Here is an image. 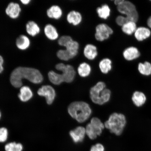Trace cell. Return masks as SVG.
<instances>
[{
	"mask_svg": "<svg viewBox=\"0 0 151 151\" xmlns=\"http://www.w3.org/2000/svg\"><path fill=\"white\" fill-rule=\"evenodd\" d=\"M23 79H26L34 84H39L42 82L43 77L38 70L32 68L18 67L11 73L10 81L14 87L18 88L22 87Z\"/></svg>",
	"mask_w": 151,
	"mask_h": 151,
	"instance_id": "cell-1",
	"label": "cell"
},
{
	"mask_svg": "<svg viewBox=\"0 0 151 151\" xmlns=\"http://www.w3.org/2000/svg\"><path fill=\"white\" fill-rule=\"evenodd\" d=\"M68 110L72 117L80 123L86 122L92 113L89 105L83 101H75L71 103Z\"/></svg>",
	"mask_w": 151,
	"mask_h": 151,
	"instance_id": "cell-2",
	"label": "cell"
},
{
	"mask_svg": "<svg viewBox=\"0 0 151 151\" xmlns=\"http://www.w3.org/2000/svg\"><path fill=\"white\" fill-rule=\"evenodd\" d=\"M106 84L103 82H98L90 90V97L94 103L102 105L108 102L111 96L110 90L106 88Z\"/></svg>",
	"mask_w": 151,
	"mask_h": 151,
	"instance_id": "cell-3",
	"label": "cell"
},
{
	"mask_svg": "<svg viewBox=\"0 0 151 151\" xmlns=\"http://www.w3.org/2000/svg\"><path fill=\"white\" fill-rule=\"evenodd\" d=\"M126 123V118L124 114L114 113L109 116V119L105 123L104 126L111 133L120 135L123 131Z\"/></svg>",
	"mask_w": 151,
	"mask_h": 151,
	"instance_id": "cell-4",
	"label": "cell"
},
{
	"mask_svg": "<svg viewBox=\"0 0 151 151\" xmlns=\"http://www.w3.org/2000/svg\"><path fill=\"white\" fill-rule=\"evenodd\" d=\"M116 8L120 14L125 15L128 22L131 21L137 23L138 21L139 15L136 7L131 1L124 0L121 4L117 6Z\"/></svg>",
	"mask_w": 151,
	"mask_h": 151,
	"instance_id": "cell-5",
	"label": "cell"
},
{
	"mask_svg": "<svg viewBox=\"0 0 151 151\" xmlns=\"http://www.w3.org/2000/svg\"><path fill=\"white\" fill-rule=\"evenodd\" d=\"M105 126L99 119L92 118L86 126V133L90 139H94L101 135Z\"/></svg>",
	"mask_w": 151,
	"mask_h": 151,
	"instance_id": "cell-6",
	"label": "cell"
},
{
	"mask_svg": "<svg viewBox=\"0 0 151 151\" xmlns=\"http://www.w3.org/2000/svg\"><path fill=\"white\" fill-rule=\"evenodd\" d=\"M55 68L58 70L62 72L61 75L64 82L70 83L74 80L76 72L72 65L60 63L57 64Z\"/></svg>",
	"mask_w": 151,
	"mask_h": 151,
	"instance_id": "cell-7",
	"label": "cell"
},
{
	"mask_svg": "<svg viewBox=\"0 0 151 151\" xmlns=\"http://www.w3.org/2000/svg\"><path fill=\"white\" fill-rule=\"evenodd\" d=\"M113 33V29L108 24H100L96 27L95 37L97 41L102 42L108 39Z\"/></svg>",
	"mask_w": 151,
	"mask_h": 151,
	"instance_id": "cell-8",
	"label": "cell"
},
{
	"mask_svg": "<svg viewBox=\"0 0 151 151\" xmlns=\"http://www.w3.org/2000/svg\"><path fill=\"white\" fill-rule=\"evenodd\" d=\"M37 93L40 96L46 98L47 103L48 105L52 104L56 97L55 90L49 85L42 86L38 90Z\"/></svg>",
	"mask_w": 151,
	"mask_h": 151,
	"instance_id": "cell-9",
	"label": "cell"
},
{
	"mask_svg": "<svg viewBox=\"0 0 151 151\" xmlns=\"http://www.w3.org/2000/svg\"><path fill=\"white\" fill-rule=\"evenodd\" d=\"M86 134V129L81 126L77 127L70 132L69 133L72 139L75 143L82 142L84 140Z\"/></svg>",
	"mask_w": 151,
	"mask_h": 151,
	"instance_id": "cell-10",
	"label": "cell"
},
{
	"mask_svg": "<svg viewBox=\"0 0 151 151\" xmlns=\"http://www.w3.org/2000/svg\"><path fill=\"white\" fill-rule=\"evenodd\" d=\"M123 56L127 61H132L138 58L140 56V52L137 47L131 46L124 50Z\"/></svg>",
	"mask_w": 151,
	"mask_h": 151,
	"instance_id": "cell-11",
	"label": "cell"
},
{
	"mask_svg": "<svg viewBox=\"0 0 151 151\" xmlns=\"http://www.w3.org/2000/svg\"><path fill=\"white\" fill-rule=\"evenodd\" d=\"M21 9L17 3L11 2L9 4L5 10L6 14L11 18L16 19L19 16Z\"/></svg>",
	"mask_w": 151,
	"mask_h": 151,
	"instance_id": "cell-12",
	"label": "cell"
},
{
	"mask_svg": "<svg viewBox=\"0 0 151 151\" xmlns=\"http://www.w3.org/2000/svg\"><path fill=\"white\" fill-rule=\"evenodd\" d=\"M135 39L139 41H142L150 37L151 31L150 28L145 27H137L134 33Z\"/></svg>",
	"mask_w": 151,
	"mask_h": 151,
	"instance_id": "cell-13",
	"label": "cell"
},
{
	"mask_svg": "<svg viewBox=\"0 0 151 151\" xmlns=\"http://www.w3.org/2000/svg\"><path fill=\"white\" fill-rule=\"evenodd\" d=\"M68 22L73 25L76 26L81 23L82 20V16L80 12L74 10L70 11L67 17Z\"/></svg>",
	"mask_w": 151,
	"mask_h": 151,
	"instance_id": "cell-14",
	"label": "cell"
},
{
	"mask_svg": "<svg viewBox=\"0 0 151 151\" xmlns=\"http://www.w3.org/2000/svg\"><path fill=\"white\" fill-rule=\"evenodd\" d=\"M83 54L85 57L88 60L95 59L98 54L97 47L93 44H87L84 47Z\"/></svg>",
	"mask_w": 151,
	"mask_h": 151,
	"instance_id": "cell-15",
	"label": "cell"
},
{
	"mask_svg": "<svg viewBox=\"0 0 151 151\" xmlns=\"http://www.w3.org/2000/svg\"><path fill=\"white\" fill-rule=\"evenodd\" d=\"M47 14L49 18L58 20L61 17L63 12L58 6L52 5L47 10Z\"/></svg>",
	"mask_w": 151,
	"mask_h": 151,
	"instance_id": "cell-16",
	"label": "cell"
},
{
	"mask_svg": "<svg viewBox=\"0 0 151 151\" xmlns=\"http://www.w3.org/2000/svg\"><path fill=\"white\" fill-rule=\"evenodd\" d=\"M44 33L45 35L49 40H55L58 37V33L56 28L50 24H48L45 26Z\"/></svg>",
	"mask_w": 151,
	"mask_h": 151,
	"instance_id": "cell-17",
	"label": "cell"
},
{
	"mask_svg": "<svg viewBox=\"0 0 151 151\" xmlns=\"http://www.w3.org/2000/svg\"><path fill=\"white\" fill-rule=\"evenodd\" d=\"M30 43H31L29 38L25 35H20L16 40V46L21 50H27L29 48Z\"/></svg>",
	"mask_w": 151,
	"mask_h": 151,
	"instance_id": "cell-18",
	"label": "cell"
},
{
	"mask_svg": "<svg viewBox=\"0 0 151 151\" xmlns=\"http://www.w3.org/2000/svg\"><path fill=\"white\" fill-rule=\"evenodd\" d=\"M132 100L137 106L140 107L142 106L146 102V97L143 92L136 91L133 93Z\"/></svg>",
	"mask_w": 151,
	"mask_h": 151,
	"instance_id": "cell-19",
	"label": "cell"
},
{
	"mask_svg": "<svg viewBox=\"0 0 151 151\" xmlns=\"http://www.w3.org/2000/svg\"><path fill=\"white\" fill-rule=\"evenodd\" d=\"M33 96L31 88L27 86H23L21 88L20 93L18 97L21 101L26 102L29 101Z\"/></svg>",
	"mask_w": 151,
	"mask_h": 151,
	"instance_id": "cell-20",
	"label": "cell"
},
{
	"mask_svg": "<svg viewBox=\"0 0 151 151\" xmlns=\"http://www.w3.org/2000/svg\"><path fill=\"white\" fill-rule=\"evenodd\" d=\"M26 27L27 33L32 37H35L40 32V29L39 26L32 21L28 22L26 24Z\"/></svg>",
	"mask_w": 151,
	"mask_h": 151,
	"instance_id": "cell-21",
	"label": "cell"
},
{
	"mask_svg": "<svg viewBox=\"0 0 151 151\" xmlns=\"http://www.w3.org/2000/svg\"><path fill=\"white\" fill-rule=\"evenodd\" d=\"M100 70L104 74H107L112 69V61L109 58H104L99 64Z\"/></svg>",
	"mask_w": 151,
	"mask_h": 151,
	"instance_id": "cell-22",
	"label": "cell"
},
{
	"mask_svg": "<svg viewBox=\"0 0 151 151\" xmlns=\"http://www.w3.org/2000/svg\"><path fill=\"white\" fill-rule=\"evenodd\" d=\"M96 11L100 18L106 20L110 16L111 10L109 6L105 4L97 7Z\"/></svg>",
	"mask_w": 151,
	"mask_h": 151,
	"instance_id": "cell-23",
	"label": "cell"
},
{
	"mask_svg": "<svg viewBox=\"0 0 151 151\" xmlns=\"http://www.w3.org/2000/svg\"><path fill=\"white\" fill-rule=\"evenodd\" d=\"M136 22L129 21L124 24L122 26V31L124 33L128 35L134 33L137 28Z\"/></svg>",
	"mask_w": 151,
	"mask_h": 151,
	"instance_id": "cell-24",
	"label": "cell"
},
{
	"mask_svg": "<svg viewBox=\"0 0 151 151\" xmlns=\"http://www.w3.org/2000/svg\"><path fill=\"white\" fill-rule=\"evenodd\" d=\"M91 71L90 65L86 62H83L81 63L77 68V72L79 75L82 77L88 76L90 75Z\"/></svg>",
	"mask_w": 151,
	"mask_h": 151,
	"instance_id": "cell-25",
	"label": "cell"
},
{
	"mask_svg": "<svg viewBox=\"0 0 151 151\" xmlns=\"http://www.w3.org/2000/svg\"><path fill=\"white\" fill-rule=\"evenodd\" d=\"M49 80L53 84L59 85L64 82L61 74L58 73L53 71H50L48 73Z\"/></svg>",
	"mask_w": 151,
	"mask_h": 151,
	"instance_id": "cell-26",
	"label": "cell"
},
{
	"mask_svg": "<svg viewBox=\"0 0 151 151\" xmlns=\"http://www.w3.org/2000/svg\"><path fill=\"white\" fill-rule=\"evenodd\" d=\"M138 70L141 74L148 76L151 75V63L148 61L139 63L138 65Z\"/></svg>",
	"mask_w": 151,
	"mask_h": 151,
	"instance_id": "cell-27",
	"label": "cell"
},
{
	"mask_svg": "<svg viewBox=\"0 0 151 151\" xmlns=\"http://www.w3.org/2000/svg\"><path fill=\"white\" fill-rule=\"evenodd\" d=\"M56 55L59 59L63 61H68L73 58L70 54L65 49L58 50L57 52Z\"/></svg>",
	"mask_w": 151,
	"mask_h": 151,
	"instance_id": "cell-28",
	"label": "cell"
},
{
	"mask_svg": "<svg viewBox=\"0 0 151 151\" xmlns=\"http://www.w3.org/2000/svg\"><path fill=\"white\" fill-rule=\"evenodd\" d=\"M5 149L6 151H22L23 146L20 143L11 142L5 145Z\"/></svg>",
	"mask_w": 151,
	"mask_h": 151,
	"instance_id": "cell-29",
	"label": "cell"
},
{
	"mask_svg": "<svg viewBox=\"0 0 151 151\" xmlns=\"http://www.w3.org/2000/svg\"><path fill=\"white\" fill-rule=\"evenodd\" d=\"M73 40L72 37L70 36L63 35L58 39V43L60 46L65 47L68 43Z\"/></svg>",
	"mask_w": 151,
	"mask_h": 151,
	"instance_id": "cell-30",
	"label": "cell"
},
{
	"mask_svg": "<svg viewBox=\"0 0 151 151\" xmlns=\"http://www.w3.org/2000/svg\"><path fill=\"white\" fill-rule=\"evenodd\" d=\"M8 131L6 128H0V142H4L8 137Z\"/></svg>",
	"mask_w": 151,
	"mask_h": 151,
	"instance_id": "cell-31",
	"label": "cell"
},
{
	"mask_svg": "<svg viewBox=\"0 0 151 151\" xmlns=\"http://www.w3.org/2000/svg\"><path fill=\"white\" fill-rule=\"evenodd\" d=\"M116 22L118 25L122 27L124 24L128 22V21L125 16L119 15L116 17Z\"/></svg>",
	"mask_w": 151,
	"mask_h": 151,
	"instance_id": "cell-32",
	"label": "cell"
},
{
	"mask_svg": "<svg viewBox=\"0 0 151 151\" xmlns=\"http://www.w3.org/2000/svg\"><path fill=\"white\" fill-rule=\"evenodd\" d=\"M90 151H104V148L103 145L97 143L92 147Z\"/></svg>",
	"mask_w": 151,
	"mask_h": 151,
	"instance_id": "cell-33",
	"label": "cell"
},
{
	"mask_svg": "<svg viewBox=\"0 0 151 151\" xmlns=\"http://www.w3.org/2000/svg\"><path fill=\"white\" fill-rule=\"evenodd\" d=\"M124 0H115L114 1V4L117 6L122 4Z\"/></svg>",
	"mask_w": 151,
	"mask_h": 151,
	"instance_id": "cell-34",
	"label": "cell"
},
{
	"mask_svg": "<svg viewBox=\"0 0 151 151\" xmlns=\"http://www.w3.org/2000/svg\"><path fill=\"white\" fill-rule=\"evenodd\" d=\"M147 24L149 28H150V29H151V16L147 19Z\"/></svg>",
	"mask_w": 151,
	"mask_h": 151,
	"instance_id": "cell-35",
	"label": "cell"
},
{
	"mask_svg": "<svg viewBox=\"0 0 151 151\" xmlns=\"http://www.w3.org/2000/svg\"><path fill=\"white\" fill-rule=\"evenodd\" d=\"M20 1L21 2L22 4L27 5L29 4L31 1V0H21Z\"/></svg>",
	"mask_w": 151,
	"mask_h": 151,
	"instance_id": "cell-36",
	"label": "cell"
},
{
	"mask_svg": "<svg viewBox=\"0 0 151 151\" xmlns=\"http://www.w3.org/2000/svg\"><path fill=\"white\" fill-rule=\"evenodd\" d=\"M4 62V60L2 57L0 55V64L3 65Z\"/></svg>",
	"mask_w": 151,
	"mask_h": 151,
	"instance_id": "cell-37",
	"label": "cell"
},
{
	"mask_svg": "<svg viewBox=\"0 0 151 151\" xmlns=\"http://www.w3.org/2000/svg\"><path fill=\"white\" fill-rule=\"evenodd\" d=\"M3 65L0 64V73H1L4 70Z\"/></svg>",
	"mask_w": 151,
	"mask_h": 151,
	"instance_id": "cell-38",
	"label": "cell"
},
{
	"mask_svg": "<svg viewBox=\"0 0 151 151\" xmlns=\"http://www.w3.org/2000/svg\"><path fill=\"white\" fill-rule=\"evenodd\" d=\"M1 111H0V119H1Z\"/></svg>",
	"mask_w": 151,
	"mask_h": 151,
	"instance_id": "cell-39",
	"label": "cell"
},
{
	"mask_svg": "<svg viewBox=\"0 0 151 151\" xmlns=\"http://www.w3.org/2000/svg\"><path fill=\"white\" fill-rule=\"evenodd\" d=\"M150 1L151 2V1Z\"/></svg>",
	"mask_w": 151,
	"mask_h": 151,
	"instance_id": "cell-40",
	"label": "cell"
}]
</instances>
